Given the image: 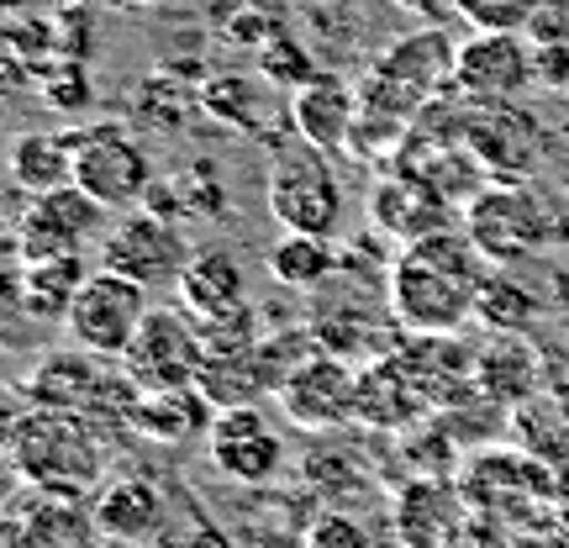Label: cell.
Wrapping results in <instances>:
<instances>
[{
  "instance_id": "cell-1",
  "label": "cell",
  "mask_w": 569,
  "mask_h": 548,
  "mask_svg": "<svg viewBox=\"0 0 569 548\" xmlns=\"http://www.w3.org/2000/svg\"><path fill=\"white\" fill-rule=\"evenodd\" d=\"M490 259L475 248L465 227H448L438 238L411 243L390 269V311L417 338H453L475 317L480 280Z\"/></svg>"
},
{
  "instance_id": "cell-2",
  "label": "cell",
  "mask_w": 569,
  "mask_h": 548,
  "mask_svg": "<svg viewBox=\"0 0 569 548\" xmlns=\"http://www.w3.org/2000/svg\"><path fill=\"white\" fill-rule=\"evenodd\" d=\"M11 465H17L21 480H32L48 496H74L80 501L106 469L101 422H90L80 411L32 407L27 417L11 422Z\"/></svg>"
},
{
  "instance_id": "cell-3",
  "label": "cell",
  "mask_w": 569,
  "mask_h": 548,
  "mask_svg": "<svg viewBox=\"0 0 569 548\" xmlns=\"http://www.w3.org/2000/svg\"><path fill=\"white\" fill-rule=\"evenodd\" d=\"M180 311L201 327L211 353H238L259 343V311L248 301L243 265L227 248H196L180 275Z\"/></svg>"
},
{
  "instance_id": "cell-4",
  "label": "cell",
  "mask_w": 569,
  "mask_h": 548,
  "mask_svg": "<svg viewBox=\"0 0 569 548\" xmlns=\"http://www.w3.org/2000/svg\"><path fill=\"white\" fill-rule=\"evenodd\" d=\"M148 285L127 280L117 269H90L84 290L74 296V311H69V343L96 353V359H127V348L138 338V327L148 322Z\"/></svg>"
},
{
  "instance_id": "cell-5",
  "label": "cell",
  "mask_w": 569,
  "mask_h": 548,
  "mask_svg": "<svg viewBox=\"0 0 569 548\" xmlns=\"http://www.w3.org/2000/svg\"><path fill=\"white\" fill-rule=\"evenodd\" d=\"M74 185L106 211H127L153 190V163L122 122H96L74 132Z\"/></svg>"
},
{
  "instance_id": "cell-6",
  "label": "cell",
  "mask_w": 569,
  "mask_h": 548,
  "mask_svg": "<svg viewBox=\"0 0 569 548\" xmlns=\"http://www.w3.org/2000/svg\"><path fill=\"white\" fill-rule=\"evenodd\" d=\"M206 359H211V348H206L201 327L190 322L184 311L153 306L148 322L138 327L132 348H127L122 369L138 380V390H169V386H201Z\"/></svg>"
},
{
  "instance_id": "cell-7",
  "label": "cell",
  "mask_w": 569,
  "mask_h": 548,
  "mask_svg": "<svg viewBox=\"0 0 569 548\" xmlns=\"http://www.w3.org/2000/svg\"><path fill=\"white\" fill-rule=\"evenodd\" d=\"M465 232L475 238V248L486 253L490 265H507V259H528L553 238V217L549 206L538 201L522 185H496L480 190L465 206Z\"/></svg>"
},
{
  "instance_id": "cell-8",
  "label": "cell",
  "mask_w": 569,
  "mask_h": 548,
  "mask_svg": "<svg viewBox=\"0 0 569 548\" xmlns=\"http://www.w3.org/2000/svg\"><path fill=\"white\" fill-rule=\"evenodd\" d=\"M184 265H190V248L163 211H122L101 238V269H117L148 290L180 285Z\"/></svg>"
},
{
  "instance_id": "cell-9",
  "label": "cell",
  "mask_w": 569,
  "mask_h": 548,
  "mask_svg": "<svg viewBox=\"0 0 569 548\" xmlns=\"http://www.w3.org/2000/svg\"><path fill=\"white\" fill-rule=\"evenodd\" d=\"M96 232H106V206L84 196L80 185H59L48 196H32L27 217L17 222V253L21 265L69 259V253H84Z\"/></svg>"
},
{
  "instance_id": "cell-10",
  "label": "cell",
  "mask_w": 569,
  "mask_h": 548,
  "mask_svg": "<svg viewBox=\"0 0 569 548\" xmlns=\"http://www.w3.org/2000/svg\"><path fill=\"white\" fill-rule=\"evenodd\" d=\"M465 142L490 175H507V180H528L549 153L538 117L517 101H465Z\"/></svg>"
},
{
  "instance_id": "cell-11",
  "label": "cell",
  "mask_w": 569,
  "mask_h": 548,
  "mask_svg": "<svg viewBox=\"0 0 569 548\" xmlns=\"http://www.w3.org/2000/svg\"><path fill=\"white\" fill-rule=\"evenodd\" d=\"M269 211L284 232H311L332 238L343 227V190L332 180V169L317 159V148L301 159H280L269 175Z\"/></svg>"
},
{
  "instance_id": "cell-12",
  "label": "cell",
  "mask_w": 569,
  "mask_h": 548,
  "mask_svg": "<svg viewBox=\"0 0 569 548\" xmlns=\"http://www.w3.org/2000/svg\"><path fill=\"white\" fill-rule=\"evenodd\" d=\"M280 411L296 427H306V432H327V427L359 422V375L348 369V359L317 348L280 386Z\"/></svg>"
},
{
  "instance_id": "cell-13",
  "label": "cell",
  "mask_w": 569,
  "mask_h": 548,
  "mask_svg": "<svg viewBox=\"0 0 569 548\" xmlns=\"http://www.w3.org/2000/svg\"><path fill=\"white\" fill-rule=\"evenodd\" d=\"M206 454L217 475H227L232 486L264 490L284 469V438L264 422L259 407H227L217 411V422L206 432Z\"/></svg>"
},
{
  "instance_id": "cell-14",
  "label": "cell",
  "mask_w": 569,
  "mask_h": 548,
  "mask_svg": "<svg viewBox=\"0 0 569 548\" xmlns=\"http://www.w3.org/2000/svg\"><path fill=\"white\" fill-rule=\"evenodd\" d=\"M453 211H459V206L448 201V196H438L422 175H407V169H396V163L369 185V222L407 248L422 243V238H438L448 227H459Z\"/></svg>"
},
{
  "instance_id": "cell-15",
  "label": "cell",
  "mask_w": 569,
  "mask_h": 548,
  "mask_svg": "<svg viewBox=\"0 0 569 548\" xmlns=\"http://www.w3.org/2000/svg\"><path fill=\"white\" fill-rule=\"evenodd\" d=\"M532 84V48L522 32H475L459 42L453 96L465 101H517Z\"/></svg>"
},
{
  "instance_id": "cell-16",
  "label": "cell",
  "mask_w": 569,
  "mask_h": 548,
  "mask_svg": "<svg viewBox=\"0 0 569 548\" xmlns=\"http://www.w3.org/2000/svg\"><path fill=\"white\" fill-rule=\"evenodd\" d=\"M290 127L301 132L306 148L343 153L359 127V84L338 80V74H317L311 84L290 90Z\"/></svg>"
},
{
  "instance_id": "cell-17",
  "label": "cell",
  "mask_w": 569,
  "mask_h": 548,
  "mask_svg": "<svg viewBox=\"0 0 569 548\" xmlns=\"http://www.w3.org/2000/svg\"><path fill=\"white\" fill-rule=\"evenodd\" d=\"M432 407L422 375L411 369L407 353H386L359 375V422L369 427H411Z\"/></svg>"
},
{
  "instance_id": "cell-18",
  "label": "cell",
  "mask_w": 569,
  "mask_h": 548,
  "mask_svg": "<svg viewBox=\"0 0 569 548\" xmlns=\"http://www.w3.org/2000/svg\"><path fill=\"white\" fill-rule=\"evenodd\" d=\"M217 422V407L201 386H169V390H142L127 427L142 432L148 444H190L206 438Z\"/></svg>"
},
{
  "instance_id": "cell-19",
  "label": "cell",
  "mask_w": 569,
  "mask_h": 548,
  "mask_svg": "<svg viewBox=\"0 0 569 548\" xmlns=\"http://www.w3.org/2000/svg\"><path fill=\"white\" fill-rule=\"evenodd\" d=\"M96 528H101L106 544H148L159 538L163 528V490L142 475H127V480H111V486L96 496Z\"/></svg>"
},
{
  "instance_id": "cell-20",
  "label": "cell",
  "mask_w": 569,
  "mask_h": 548,
  "mask_svg": "<svg viewBox=\"0 0 569 548\" xmlns=\"http://www.w3.org/2000/svg\"><path fill=\"white\" fill-rule=\"evenodd\" d=\"M453 63H459V42H448L438 27H427V32H411V38L390 42V53L375 59V74L407 84V90H417L427 101L438 84L453 90Z\"/></svg>"
},
{
  "instance_id": "cell-21",
  "label": "cell",
  "mask_w": 569,
  "mask_h": 548,
  "mask_svg": "<svg viewBox=\"0 0 569 548\" xmlns=\"http://www.w3.org/2000/svg\"><path fill=\"white\" fill-rule=\"evenodd\" d=\"M396 538L407 548H448L459 532V501L443 480H407L396 490Z\"/></svg>"
},
{
  "instance_id": "cell-22",
  "label": "cell",
  "mask_w": 569,
  "mask_h": 548,
  "mask_svg": "<svg viewBox=\"0 0 569 548\" xmlns=\"http://www.w3.org/2000/svg\"><path fill=\"white\" fill-rule=\"evenodd\" d=\"M111 359H96V353H53V359H42L32 375H27V396H32V407H48V411H90L96 401V386H101V375Z\"/></svg>"
},
{
  "instance_id": "cell-23",
  "label": "cell",
  "mask_w": 569,
  "mask_h": 548,
  "mask_svg": "<svg viewBox=\"0 0 569 548\" xmlns=\"http://www.w3.org/2000/svg\"><path fill=\"white\" fill-rule=\"evenodd\" d=\"M96 538H101L96 511H84L74 496H48V490L38 511L6 528V548H96Z\"/></svg>"
},
{
  "instance_id": "cell-24",
  "label": "cell",
  "mask_w": 569,
  "mask_h": 548,
  "mask_svg": "<svg viewBox=\"0 0 569 548\" xmlns=\"http://www.w3.org/2000/svg\"><path fill=\"white\" fill-rule=\"evenodd\" d=\"M538 386V353L522 343V332H496V343L475 359V390L496 407L528 401Z\"/></svg>"
},
{
  "instance_id": "cell-25",
  "label": "cell",
  "mask_w": 569,
  "mask_h": 548,
  "mask_svg": "<svg viewBox=\"0 0 569 548\" xmlns=\"http://www.w3.org/2000/svg\"><path fill=\"white\" fill-rule=\"evenodd\" d=\"M269 90H274V84H269L264 74H259V80H248V74H211L196 101H201L206 117L238 127V132H264V122L280 111Z\"/></svg>"
},
{
  "instance_id": "cell-26",
  "label": "cell",
  "mask_w": 569,
  "mask_h": 548,
  "mask_svg": "<svg viewBox=\"0 0 569 548\" xmlns=\"http://www.w3.org/2000/svg\"><path fill=\"white\" fill-rule=\"evenodd\" d=\"M90 269H84V253H69V259H42V265L21 269V306L42 317V322H69L74 311V296L84 290Z\"/></svg>"
},
{
  "instance_id": "cell-27",
  "label": "cell",
  "mask_w": 569,
  "mask_h": 548,
  "mask_svg": "<svg viewBox=\"0 0 569 548\" xmlns=\"http://www.w3.org/2000/svg\"><path fill=\"white\" fill-rule=\"evenodd\" d=\"M11 180L32 196L74 185V132H27L11 148Z\"/></svg>"
},
{
  "instance_id": "cell-28",
  "label": "cell",
  "mask_w": 569,
  "mask_h": 548,
  "mask_svg": "<svg viewBox=\"0 0 569 548\" xmlns=\"http://www.w3.org/2000/svg\"><path fill=\"white\" fill-rule=\"evenodd\" d=\"M338 269V248L332 238H311V232H284L280 243L269 248V275L290 290H317L332 280Z\"/></svg>"
},
{
  "instance_id": "cell-29",
  "label": "cell",
  "mask_w": 569,
  "mask_h": 548,
  "mask_svg": "<svg viewBox=\"0 0 569 548\" xmlns=\"http://www.w3.org/2000/svg\"><path fill=\"white\" fill-rule=\"evenodd\" d=\"M301 480L311 496H322L332 507H348V501H359L369 490L365 465H359L353 454H343V448H311L301 465Z\"/></svg>"
},
{
  "instance_id": "cell-30",
  "label": "cell",
  "mask_w": 569,
  "mask_h": 548,
  "mask_svg": "<svg viewBox=\"0 0 569 548\" xmlns=\"http://www.w3.org/2000/svg\"><path fill=\"white\" fill-rule=\"evenodd\" d=\"M475 317L490 327V332H528L538 322V296L522 290L507 275H486L480 280V296H475Z\"/></svg>"
},
{
  "instance_id": "cell-31",
  "label": "cell",
  "mask_w": 569,
  "mask_h": 548,
  "mask_svg": "<svg viewBox=\"0 0 569 548\" xmlns=\"http://www.w3.org/2000/svg\"><path fill=\"white\" fill-rule=\"evenodd\" d=\"M259 74H264L274 90H301V84H311L322 69L311 63V53H306L301 42H290V38H264L259 42Z\"/></svg>"
},
{
  "instance_id": "cell-32",
  "label": "cell",
  "mask_w": 569,
  "mask_h": 548,
  "mask_svg": "<svg viewBox=\"0 0 569 548\" xmlns=\"http://www.w3.org/2000/svg\"><path fill=\"white\" fill-rule=\"evenodd\" d=\"M475 32H522L538 17V0H448Z\"/></svg>"
},
{
  "instance_id": "cell-33",
  "label": "cell",
  "mask_w": 569,
  "mask_h": 548,
  "mask_svg": "<svg viewBox=\"0 0 569 548\" xmlns=\"http://www.w3.org/2000/svg\"><path fill=\"white\" fill-rule=\"evenodd\" d=\"M301 548H375V538H369V528L353 517V511H322L311 528H306Z\"/></svg>"
},
{
  "instance_id": "cell-34",
  "label": "cell",
  "mask_w": 569,
  "mask_h": 548,
  "mask_svg": "<svg viewBox=\"0 0 569 548\" xmlns=\"http://www.w3.org/2000/svg\"><path fill=\"white\" fill-rule=\"evenodd\" d=\"M184 548H243V544H238L227 528H217V522H201V528L184 538Z\"/></svg>"
},
{
  "instance_id": "cell-35",
  "label": "cell",
  "mask_w": 569,
  "mask_h": 548,
  "mask_svg": "<svg viewBox=\"0 0 569 548\" xmlns=\"http://www.w3.org/2000/svg\"><path fill=\"white\" fill-rule=\"evenodd\" d=\"M101 548H132V544H101Z\"/></svg>"
}]
</instances>
